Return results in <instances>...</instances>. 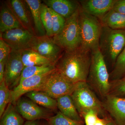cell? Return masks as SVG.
I'll use <instances>...</instances> for the list:
<instances>
[{"label": "cell", "instance_id": "4316f807", "mask_svg": "<svg viewBox=\"0 0 125 125\" xmlns=\"http://www.w3.org/2000/svg\"><path fill=\"white\" fill-rule=\"evenodd\" d=\"M48 125H83V122L77 121L69 118L59 111L55 115L46 120Z\"/></svg>", "mask_w": 125, "mask_h": 125}, {"label": "cell", "instance_id": "d590c367", "mask_svg": "<svg viewBox=\"0 0 125 125\" xmlns=\"http://www.w3.org/2000/svg\"><path fill=\"white\" fill-rule=\"evenodd\" d=\"M95 125H106V121L98 117Z\"/></svg>", "mask_w": 125, "mask_h": 125}, {"label": "cell", "instance_id": "ffe728a7", "mask_svg": "<svg viewBox=\"0 0 125 125\" xmlns=\"http://www.w3.org/2000/svg\"><path fill=\"white\" fill-rule=\"evenodd\" d=\"M25 96L38 105L47 109L55 110L57 108L56 99L44 92L34 90L26 94Z\"/></svg>", "mask_w": 125, "mask_h": 125}, {"label": "cell", "instance_id": "d4e9b609", "mask_svg": "<svg viewBox=\"0 0 125 125\" xmlns=\"http://www.w3.org/2000/svg\"><path fill=\"white\" fill-rule=\"evenodd\" d=\"M125 76V46L118 56L110 75L111 81L116 80Z\"/></svg>", "mask_w": 125, "mask_h": 125}, {"label": "cell", "instance_id": "ba28073f", "mask_svg": "<svg viewBox=\"0 0 125 125\" xmlns=\"http://www.w3.org/2000/svg\"><path fill=\"white\" fill-rule=\"evenodd\" d=\"M36 36L21 27L0 33V37L9 44L12 51L21 52L31 49L32 43Z\"/></svg>", "mask_w": 125, "mask_h": 125}, {"label": "cell", "instance_id": "30bf717a", "mask_svg": "<svg viewBox=\"0 0 125 125\" xmlns=\"http://www.w3.org/2000/svg\"><path fill=\"white\" fill-rule=\"evenodd\" d=\"M15 106L21 115L27 121L46 120L52 116L49 109L40 106L27 97H21Z\"/></svg>", "mask_w": 125, "mask_h": 125}, {"label": "cell", "instance_id": "1f68e13d", "mask_svg": "<svg viewBox=\"0 0 125 125\" xmlns=\"http://www.w3.org/2000/svg\"><path fill=\"white\" fill-rule=\"evenodd\" d=\"M98 114L94 111H90L83 116L86 125H95L98 118Z\"/></svg>", "mask_w": 125, "mask_h": 125}, {"label": "cell", "instance_id": "7a4b0ae2", "mask_svg": "<svg viewBox=\"0 0 125 125\" xmlns=\"http://www.w3.org/2000/svg\"><path fill=\"white\" fill-rule=\"evenodd\" d=\"M110 76L105 57L99 48L91 51V62L87 83L103 99L109 94Z\"/></svg>", "mask_w": 125, "mask_h": 125}, {"label": "cell", "instance_id": "d6986e66", "mask_svg": "<svg viewBox=\"0 0 125 125\" xmlns=\"http://www.w3.org/2000/svg\"><path fill=\"white\" fill-rule=\"evenodd\" d=\"M31 11L36 36L46 35L41 17V6L42 3L40 0H24Z\"/></svg>", "mask_w": 125, "mask_h": 125}, {"label": "cell", "instance_id": "e0dca14e", "mask_svg": "<svg viewBox=\"0 0 125 125\" xmlns=\"http://www.w3.org/2000/svg\"><path fill=\"white\" fill-rule=\"evenodd\" d=\"M21 25L6 2L2 4L0 13V33L21 27Z\"/></svg>", "mask_w": 125, "mask_h": 125}, {"label": "cell", "instance_id": "836d02e7", "mask_svg": "<svg viewBox=\"0 0 125 125\" xmlns=\"http://www.w3.org/2000/svg\"><path fill=\"white\" fill-rule=\"evenodd\" d=\"M6 60L0 62V83L4 80L5 66Z\"/></svg>", "mask_w": 125, "mask_h": 125}, {"label": "cell", "instance_id": "9c48e42d", "mask_svg": "<svg viewBox=\"0 0 125 125\" xmlns=\"http://www.w3.org/2000/svg\"><path fill=\"white\" fill-rule=\"evenodd\" d=\"M30 49L48 59L54 65L64 51L62 48L53 42L52 37L47 35L36 36Z\"/></svg>", "mask_w": 125, "mask_h": 125}, {"label": "cell", "instance_id": "4dcf8cb0", "mask_svg": "<svg viewBox=\"0 0 125 125\" xmlns=\"http://www.w3.org/2000/svg\"><path fill=\"white\" fill-rule=\"evenodd\" d=\"M12 50L9 44L0 37V62L7 59Z\"/></svg>", "mask_w": 125, "mask_h": 125}, {"label": "cell", "instance_id": "4fadbf2b", "mask_svg": "<svg viewBox=\"0 0 125 125\" xmlns=\"http://www.w3.org/2000/svg\"><path fill=\"white\" fill-rule=\"evenodd\" d=\"M5 2L21 27L36 36L31 11L25 0H11Z\"/></svg>", "mask_w": 125, "mask_h": 125}, {"label": "cell", "instance_id": "8d00e7d4", "mask_svg": "<svg viewBox=\"0 0 125 125\" xmlns=\"http://www.w3.org/2000/svg\"><path fill=\"white\" fill-rule=\"evenodd\" d=\"M107 121V122H106V125H117L112 121L108 120Z\"/></svg>", "mask_w": 125, "mask_h": 125}, {"label": "cell", "instance_id": "9a60e30c", "mask_svg": "<svg viewBox=\"0 0 125 125\" xmlns=\"http://www.w3.org/2000/svg\"><path fill=\"white\" fill-rule=\"evenodd\" d=\"M117 0H85L79 1L86 13L100 19L113 9Z\"/></svg>", "mask_w": 125, "mask_h": 125}, {"label": "cell", "instance_id": "6da1fadb", "mask_svg": "<svg viewBox=\"0 0 125 125\" xmlns=\"http://www.w3.org/2000/svg\"><path fill=\"white\" fill-rule=\"evenodd\" d=\"M91 62V52L80 47L64 51L55 66L65 78L76 83L87 82Z\"/></svg>", "mask_w": 125, "mask_h": 125}, {"label": "cell", "instance_id": "7c38bea8", "mask_svg": "<svg viewBox=\"0 0 125 125\" xmlns=\"http://www.w3.org/2000/svg\"><path fill=\"white\" fill-rule=\"evenodd\" d=\"M53 71L32 76L19 82L18 85L13 89L10 90L11 97L10 103L15 105L17 101L23 95L30 92L37 90L42 85L49 74Z\"/></svg>", "mask_w": 125, "mask_h": 125}, {"label": "cell", "instance_id": "f546056e", "mask_svg": "<svg viewBox=\"0 0 125 125\" xmlns=\"http://www.w3.org/2000/svg\"><path fill=\"white\" fill-rule=\"evenodd\" d=\"M52 19V31L53 36L57 35L61 32L64 27L66 19L57 13L49 8Z\"/></svg>", "mask_w": 125, "mask_h": 125}, {"label": "cell", "instance_id": "3957f363", "mask_svg": "<svg viewBox=\"0 0 125 125\" xmlns=\"http://www.w3.org/2000/svg\"><path fill=\"white\" fill-rule=\"evenodd\" d=\"M79 25L81 47L92 51L99 48L102 24L98 18L86 13L80 7Z\"/></svg>", "mask_w": 125, "mask_h": 125}, {"label": "cell", "instance_id": "2e32d148", "mask_svg": "<svg viewBox=\"0 0 125 125\" xmlns=\"http://www.w3.org/2000/svg\"><path fill=\"white\" fill-rule=\"evenodd\" d=\"M43 2L47 7L66 20L73 15L80 7L79 1L71 0H44Z\"/></svg>", "mask_w": 125, "mask_h": 125}, {"label": "cell", "instance_id": "5b68a950", "mask_svg": "<svg viewBox=\"0 0 125 125\" xmlns=\"http://www.w3.org/2000/svg\"><path fill=\"white\" fill-rule=\"evenodd\" d=\"M125 46V30H115L102 25L99 42L102 54L114 64Z\"/></svg>", "mask_w": 125, "mask_h": 125}, {"label": "cell", "instance_id": "e575fe53", "mask_svg": "<svg viewBox=\"0 0 125 125\" xmlns=\"http://www.w3.org/2000/svg\"><path fill=\"white\" fill-rule=\"evenodd\" d=\"M23 125H44L41 123L40 120L33 121H27ZM47 125H48L47 123Z\"/></svg>", "mask_w": 125, "mask_h": 125}, {"label": "cell", "instance_id": "8992f818", "mask_svg": "<svg viewBox=\"0 0 125 125\" xmlns=\"http://www.w3.org/2000/svg\"><path fill=\"white\" fill-rule=\"evenodd\" d=\"M79 10V9L66 20L65 24L61 32L52 37L53 42L64 51H71L81 46Z\"/></svg>", "mask_w": 125, "mask_h": 125}, {"label": "cell", "instance_id": "7402d4cb", "mask_svg": "<svg viewBox=\"0 0 125 125\" xmlns=\"http://www.w3.org/2000/svg\"><path fill=\"white\" fill-rule=\"evenodd\" d=\"M24 119L21 115L15 106L10 103L0 117V125H23Z\"/></svg>", "mask_w": 125, "mask_h": 125}, {"label": "cell", "instance_id": "f1b7e54d", "mask_svg": "<svg viewBox=\"0 0 125 125\" xmlns=\"http://www.w3.org/2000/svg\"><path fill=\"white\" fill-rule=\"evenodd\" d=\"M108 94L125 97V76L117 80L111 81V88Z\"/></svg>", "mask_w": 125, "mask_h": 125}, {"label": "cell", "instance_id": "5bb4252c", "mask_svg": "<svg viewBox=\"0 0 125 125\" xmlns=\"http://www.w3.org/2000/svg\"><path fill=\"white\" fill-rule=\"evenodd\" d=\"M102 103L105 111L114 118L117 125H125V97L108 94Z\"/></svg>", "mask_w": 125, "mask_h": 125}, {"label": "cell", "instance_id": "52a82bcc", "mask_svg": "<svg viewBox=\"0 0 125 125\" xmlns=\"http://www.w3.org/2000/svg\"><path fill=\"white\" fill-rule=\"evenodd\" d=\"M78 83H75L68 80L55 69L49 74L37 90L44 92L56 99L65 95H71Z\"/></svg>", "mask_w": 125, "mask_h": 125}, {"label": "cell", "instance_id": "d6a6232c", "mask_svg": "<svg viewBox=\"0 0 125 125\" xmlns=\"http://www.w3.org/2000/svg\"><path fill=\"white\" fill-rule=\"evenodd\" d=\"M112 9L125 15V0H117Z\"/></svg>", "mask_w": 125, "mask_h": 125}, {"label": "cell", "instance_id": "ac0fdd59", "mask_svg": "<svg viewBox=\"0 0 125 125\" xmlns=\"http://www.w3.org/2000/svg\"><path fill=\"white\" fill-rule=\"evenodd\" d=\"M56 100L57 108L63 115L74 120L83 122L70 95L62 96Z\"/></svg>", "mask_w": 125, "mask_h": 125}, {"label": "cell", "instance_id": "603a6c76", "mask_svg": "<svg viewBox=\"0 0 125 125\" xmlns=\"http://www.w3.org/2000/svg\"><path fill=\"white\" fill-rule=\"evenodd\" d=\"M21 54L22 61L25 67L42 65L46 64H53L48 59L31 49L22 51L21 52Z\"/></svg>", "mask_w": 125, "mask_h": 125}, {"label": "cell", "instance_id": "484cf974", "mask_svg": "<svg viewBox=\"0 0 125 125\" xmlns=\"http://www.w3.org/2000/svg\"><path fill=\"white\" fill-rule=\"evenodd\" d=\"M41 17L46 34L48 37H52L53 34L52 15L49 7L44 3H42L41 6Z\"/></svg>", "mask_w": 125, "mask_h": 125}, {"label": "cell", "instance_id": "83f0119b", "mask_svg": "<svg viewBox=\"0 0 125 125\" xmlns=\"http://www.w3.org/2000/svg\"><path fill=\"white\" fill-rule=\"evenodd\" d=\"M11 90L7 87L4 80L0 83V117L10 103Z\"/></svg>", "mask_w": 125, "mask_h": 125}, {"label": "cell", "instance_id": "44dd1931", "mask_svg": "<svg viewBox=\"0 0 125 125\" xmlns=\"http://www.w3.org/2000/svg\"><path fill=\"white\" fill-rule=\"evenodd\" d=\"M102 25L115 30L125 29V15L110 10L106 14L99 19Z\"/></svg>", "mask_w": 125, "mask_h": 125}, {"label": "cell", "instance_id": "8fae6325", "mask_svg": "<svg viewBox=\"0 0 125 125\" xmlns=\"http://www.w3.org/2000/svg\"><path fill=\"white\" fill-rule=\"evenodd\" d=\"M25 66L21 52H11L7 57L5 66L4 80L10 89L18 85Z\"/></svg>", "mask_w": 125, "mask_h": 125}, {"label": "cell", "instance_id": "cb8c5ba5", "mask_svg": "<svg viewBox=\"0 0 125 125\" xmlns=\"http://www.w3.org/2000/svg\"><path fill=\"white\" fill-rule=\"evenodd\" d=\"M55 69V65L52 64L25 67L21 74L19 82L24 79L48 73Z\"/></svg>", "mask_w": 125, "mask_h": 125}, {"label": "cell", "instance_id": "277c9868", "mask_svg": "<svg viewBox=\"0 0 125 125\" xmlns=\"http://www.w3.org/2000/svg\"><path fill=\"white\" fill-rule=\"evenodd\" d=\"M71 96L82 118L90 111L96 112L98 115H105V111L103 107L102 103L96 97L87 82L78 83Z\"/></svg>", "mask_w": 125, "mask_h": 125}]
</instances>
